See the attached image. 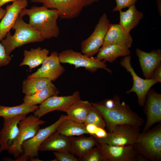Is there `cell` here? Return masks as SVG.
I'll use <instances>...</instances> for the list:
<instances>
[{"mask_svg": "<svg viewBox=\"0 0 161 161\" xmlns=\"http://www.w3.org/2000/svg\"><path fill=\"white\" fill-rule=\"evenodd\" d=\"M138 0H115L116 6L112 10L113 12L119 11L126 7H129L134 4Z\"/></svg>", "mask_w": 161, "mask_h": 161, "instance_id": "d6a6232c", "label": "cell"}, {"mask_svg": "<svg viewBox=\"0 0 161 161\" xmlns=\"http://www.w3.org/2000/svg\"><path fill=\"white\" fill-rule=\"evenodd\" d=\"M56 131L61 134L69 137L88 134L86 126L83 123H77L70 118L62 121L58 126Z\"/></svg>", "mask_w": 161, "mask_h": 161, "instance_id": "484cf974", "label": "cell"}, {"mask_svg": "<svg viewBox=\"0 0 161 161\" xmlns=\"http://www.w3.org/2000/svg\"><path fill=\"white\" fill-rule=\"evenodd\" d=\"M99 0H31L32 3H40L50 9L58 12L62 19H70L79 16L85 7Z\"/></svg>", "mask_w": 161, "mask_h": 161, "instance_id": "5b68a950", "label": "cell"}, {"mask_svg": "<svg viewBox=\"0 0 161 161\" xmlns=\"http://www.w3.org/2000/svg\"><path fill=\"white\" fill-rule=\"evenodd\" d=\"M108 133L104 129L98 127L95 133L93 136L96 138H103L106 137Z\"/></svg>", "mask_w": 161, "mask_h": 161, "instance_id": "d590c367", "label": "cell"}, {"mask_svg": "<svg viewBox=\"0 0 161 161\" xmlns=\"http://www.w3.org/2000/svg\"><path fill=\"white\" fill-rule=\"evenodd\" d=\"M147 120L143 132L149 129L157 123H161V94L153 89L148 91L143 106Z\"/></svg>", "mask_w": 161, "mask_h": 161, "instance_id": "5bb4252c", "label": "cell"}, {"mask_svg": "<svg viewBox=\"0 0 161 161\" xmlns=\"http://www.w3.org/2000/svg\"><path fill=\"white\" fill-rule=\"evenodd\" d=\"M39 151L70 152V137L61 134L56 131L43 142L40 147Z\"/></svg>", "mask_w": 161, "mask_h": 161, "instance_id": "ffe728a7", "label": "cell"}, {"mask_svg": "<svg viewBox=\"0 0 161 161\" xmlns=\"http://www.w3.org/2000/svg\"><path fill=\"white\" fill-rule=\"evenodd\" d=\"M118 24L125 31L130 33L136 27L144 16L143 14L137 9L135 4L129 7L126 11L120 10Z\"/></svg>", "mask_w": 161, "mask_h": 161, "instance_id": "7402d4cb", "label": "cell"}, {"mask_svg": "<svg viewBox=\"0 0 161 161\" xmlns=\"http://www.w3.org/2000/svg\"><path fill=\"white\" fill-rule=\"evenodd\" d=\"M83 123L85 125L89 124H93L104 129L106 126L101 114L98 109L92 105Z\"/></svg>", "mask_w": 161, "mask_h": 161, "instance_id": "f546056e", "label": "cell"}, {"mask_svg": "<svg viewBox=\"0 0 161 161\" xmlns=\"http://www.w3.org/2000/svg\"><path fill=\"white\" fill-rule=\"evenodd\" d=\"M27 16L28 24L35 30L40 33L46 39L57 38L60 30L57 20L59 17L58 11L43 5L33 6L30 9L24 8L20 12L19 16Z\"/></svg>", "mask_w": 161, "mask_h": 161, "instance_id": "6da1fadb", "label": "cell"}, {"mask_svg": "<svg viewBox=\"0 0 161 161\" xmlns=\"http://www.w3.org/2000/svg\"><path fill=\"white\" fill-rule=\"evenodd\" d=\"M80 99L79 92L76 91L71 95L52 96L44 101L33 112V114L39 118L50 112L58 111L65 112L74 103Z\"/></svg>", "mask_w": 161, "mask_h": 161, "instance_id": "7c38bea8", "label": "cell"}, {"mask_svg": "<svg viewBox=\"0 0 161 161\" xmlns=\"http://www.w3.org/2000/svg\"><path fill=\"white\" fill-rule=\"evenodd\" d=\"M131 60V56L129 55L124 57L120 62V65L130 73L133 80L131 88L127 91L126 93L129 94L132 92L135 93L137 96L138 105L143 107L148 91L152 86L158 83L152 78L144 79L140 77L132 67Z\"/></svg>", "mask_w": 161, "mask_h": 161, "instance_id": "8fae6325", "label": "cell"}, {"mask_svg": "<svg viewBox=\"0 0 161 161\" xmlns=\"http://www.w3.org/2000/svg\"><path fill=\"white\" fill-rule=\"evenodd\" d=\"M136 153L148 161L161 160V123L140 133L133 145Z\"/></svg>", "mask_w": 161, "mask_h": 161, "instance_id": "277c9868", "label": "cell"}, {"mask_svg": "<svg viewBox=\"0 0 161 161\" xmlns=\"http://www.w3.org/2000/svg\"><path fill=\"white\" fill-rule=\"evenodd\" d=\"M61 63L58 54L56 51H53L43 62L41 66L35 72L28 75L27 78L43 77L52 81H55L65 71Z\"/></svg>", "mask_w": 161, "mask_h": 161, "instance_id": "9a60e30c", "label": "cell"}, {"mask_svg": "<svg viewBox=\"0 0 161 161\" xmlns=\"http://www.w3.org/2000/svg\"><path fill=\"white\" fill-rule=\"evenodd\" d=\"M135 50L143 75L145 79L150 78L154 70L161 64V49H154L148 52L139 48Z\"/></svg>", "mask_w": 161, "mask_h": 161, "instance_id": "ac0fdd59", "label": "cell"}, {"mask_svg": "<svg viewBox=\"0 0 161 161\" xmlns=\"http://www.w3.org/2000/svg\"><path fill=\"white\" fill-rule=\"evenodd\" d=\"M81 160L83 161H102L100 152L96 146L92 148Z\"/></svg>", "mask_w": 161, "mask_h": 161, "instance_id": "4dcf8cb0", "label": "cell"}, {"mask_svg": "<svg viewBox=\"0 0 161 161\" xmlns=\"http://www.w3.org/2000/svg\"><path fill=\"white\" fill-rule=\"evenodd\" d=\"M59 92L54 85L50 83L43 89L30 95H25L23 103L31 105L41 104L50 97L58 95Z\"/></svg>", "mask_w": 161, "mask_h": 161, "instance_id": "4316f807", "label": "cell"}, {"mask_svg": "<svg viewBox=\"0 0 161 161\" xmlns=\"http://www.w3.org/2000/svg\"><path fill=\"white\" fill-rule=\"evenodd\" d=\"M140 127L128 124L117 125L106 137L96 138L98 143L110 145H133L140 133Z\"/></svg>", "mask_w": 161, "mask_h": 161, "instance_id": "9c48e42d", "label": "cell"}, {"mask_svg": "<svg viewBox=\"0 0 161 161\" xmlns=\"http://www.w3.org/2000/svg\"><path fill=\"white\" fill-rule=\"evenodd\" d=\"M58 57L61 63L73 65L75 69L83 67L92 72L101 69L110 74L112 72V70L107 67L106 62L100 60L96 57H89L71 49L62 51L58 54Z\"/></svg>", "mask_w": 161, "mask_h": 161, "instance_id": "ba28073f", "label": "cell"}, {"mask_svg": "<svg viewBox=\"0 0 161 161\" xmlns=\"http://www.w3.org/2000/svg\"><path fill=\"white\" fill-rule=\"evenodd\" d=\"M27 115L3 118V127L0 131V153L10 148L18 134V123Z\"/></svg>", "mask_w": 161, "mask_h": 161, "instance_id": "2e32d148", "label": "cell"}, {"mask_svg": "<svg viewBox=\"0 0 161 161\" xmlns=\"http://www.w3.org/2000/svg\"><path fill=\"white\" fill-rule=\"evenodd\" d=\"M151 78L155 80L157 83L161 82V64L154 70L151 75Z\"/></svg>", "mask_w": 161, "mask_h": 161, "instance_id": "e575fe53", "label": "cell"}, {"mask_svg": "<svg viewBox=\"0 0 161 161\" xmlns=\"http://www.w3.org/2000/svg\"><path fill=\"white\" fill-rule=\"evenodd\" d=\"M102 161H136V152L133 145H110L98 143Z\"/></svg>", "mask_w": 161, "mask_h": 161, "instance_id": "4fadbf2b", "label": "cell"}, {"mask_svg": "<svg viewBox=\"0 0 161 161\" xmlns=\"http://www.w3.org/2000/svg\"><path fill=\"white\" fill-rule=\"evenodd\" d=\"M85 126L86 129L88 134L92 135H94L98 127L95 125L92 124H89Z\"/></svg>", "mask_w": 161, "mask_h": 161, "instance_id": "8d00e7d4", "label": "cell"}, {"mask_svg": "<svg viewBox=\"0 0 161 161\" xmlns=\"http://www.w3.org/2000/svg\"><path fill=\"white\" fill-rule=\"evenodd\" d=\"M6 12V10L5 9H3L1 7H0V20L4 17Z\"/></svg>", "mask_w": 161, "mask_h": 161, "instance_id": "ab89813d", "label": "cell"}, {"mask_svg": "<svg viewBox=\"0 0 161 161\" xmlns=\"http://www.w3.org/2000/svg\"><path fill=\"white\" fill-rule=\"evenodd\" d=\"M49 79L40 77L27 78L23 82L22 91L25 95H33L52 83Z\"/></svg>", "mask_w": 161, "mask_h": 161, "instance_id": "83f0119b", "label": "cell"}, {"mask_svg": "<svg viewBox=\"0 0 161 161\" xmlns=\"http://www.w3.org/2000/svg\"><path fill=\"white\" fill-rule=\"evenodd\" d=\"M70 152L81 159L89 152L98 142L92 135L89 137L84 136L75 137H70Z\"/></svg>", "mask_w": 161, "mask_h": 161, "instance_id": "44dd1931", "label": "cell"}, {"mask_svg": "<svg viewBox=\"0 0 161 161\" xmlns=\"http://www.w3.org/2000/svg\"><path fill=\"white\" fill-rule=\"evenodd\" d=\"M157 3V9L159 13L161 15V0H155Z\"/></svg>", "mask_w": 161, "mask_h": 161, "instance_id": "f35d334b", "label": "cell"}, {"mask_svg": "<svg viewBox=\"0 0 161 161\" xmlns=\"http://www.w3.org/2000/svg\"><path fill=\"white\" fill-rule=\"evenodd\" d=\"M58 161H78V160L72 154L67 151H55L53 153Z\"/></svg>", "mask_w": 161, "mask_h": 161, "instance_id": "1f68e13d", "label": "cell"}, {"mask_svg": "<svg viewBox=\"0 0 161 161\" xmlns=\"http://www.w3.org/2000/svg\"><path fill=\"white\" fill-rule=\"evenodd\" d=\"M12 59L11 56L7 53L4 47L0 43V67L8 65Z\"/></svg>", "mask_w": 161, "mask_h": 161, "instance_id": "836d02e7", "label": "cell"}, {"mask_svg": "<svg viewBox=\"0 0 161 161\" xmlns=\"http://www.w3.org/2000/svg\"><path fill=\"white\" fill-rule=\"evenodd\" d=\"M45 122L33 114L26 116L20 120L18 124V134L8 150V153L12 155L15 159L18 158L23 152V143L35 136L40 129V125Z\"/></svg>", "mask_w": 161, "mask_h": 161, "instance_id": "52a82bcc", "label": "cell"}, {"mask_svg": "<svg viewBox=\"0 0 161 161\" xmlns=\"http://www.w3.org/2000/svg\"><path fill=\"white\" fill-rule=\"evenodd\" d=\"M69 118L67 115H61L58 119L52 124L44 128L40 129L35 136L23 143L22 145L23 152L13 161H27L37 157L41 144L56 131L57 127L62 121Z\"/></svg>", "mask_w": 161, "mask_h": 161, "instance_id": "8992f818", "label": "cell"}, {"mask_svg": "<svg viewBox=\"0 0 161 161\" xmlns=\"http://www.w3.org/2000/svg\"><path fill=\"white\" fill-rule=\"evenodd\" d=\"M19 0H0V7L4 4L10 2H14Z\"/></svg>", "mask_w": 161, "mask_h": 161, "instance_id": "74e56055", "label": "cell"}, {"mask_svg": "<svg viewBox=\"0 0 161 161\" xmlns=\"http://www.w3.org/2000/svg\"><path fill=\"white\" fill-rule=\"evenodd\" d=\"M132 42L130 33L124 31L119 24H110L102 46L114 44L129 49Z\"/></svg>", "mask_w": 161, "mask_h": 161, "instance_id": "d6986e66", "label": "cell"}, {"mask_svg": "<svg viewBox=\"0 0 161 161\" xmlns=\"http://www.w3.org/2000/svg\"><path fill=\"white\" fill-rule=\"evenodd\" d=\"M49 51L45 48L39 47L36 48H31L30 50H24V58L20 64V66H28L30 69L42 64L48 56Z\"/></svg>", "mask_w": 161, "mask_h": 161, "instance_id": "cb8c5ba5", "label": "cell"}, {"mask_svg": "<svg viewBox=\"0 0 161 161\" xmlns=\"http://www.w3.org/2000/svg\"><path fill=\"white\" fill-rule=\"evenodd\" d=\"M12 29L15 31L14 34L12 35L9 32L1 43L9 55L16 48L25 44L42 42L45 39L40 33L25 22L23 17L20 16Z\"/></svg>", "mask_w": 161, "mask_h": 161, "instance_id": "3957f363", "label": "cell"}, {"mask_svg": "<svg viewBox=\"0 0 161 161\" xmlns=\"http://www.w3.org/2000/svg\"><path fill=\"white\" fill-rule=\"evenodd\" d=\"M38 108L37 105H31L24 103L14 106H7L0 105V117L9 118L22 114L33 112Z\"/></svg>", "mask_w": 161, "mask_h": 161, "instance_id": "f1b7e54d", "label": "cell"}, {"mask_svg": "<svg viewBox=\"0 0 161 161\" xmlns=\"http://www.w3.org/2000/svg\"><path fill=\"white\" fill-rule=\"evenodd\" d=\"M114 96L115 104L111 109L107 108L101 103H91L101 114L109 132L111 131L118 125L128 124L140 127L143 126L144 119L133 112L129 105L124 101L121 102L119 96Z\"/></svg>", "mask_w": 161, "mask_h": 161, "instance_id": "7a4b0ae2", "label": "cell"}, {"mask_svg": "<svg viewBox=\"0 0 161 161\" xmlns=\"http://www.w3.org/2000/svg\"><path fill=\"white\" fill-rule=\"evenodd\" d=\"M131 51L129 48L121 46L109 44L102 46L96 57L100 60L112 63L119 57L129 55Z\"/></svg>", "mask_w": 161, "mask_h": 161, "instance_id": "603a6c76", "label": "cell"}, {"mask_svg": "<svg viewBox=\"0 0 161 161\" xmlns=\"http://www.w3.org/2000/svg\"><path fill=\"white\" fill-rule=\"evenodd\" d=\"M28 5L27 0H19L7 6L6 13L0 22V41L5 38L12 29L20 12Z\"/></svg>", "mask_w": 161, "mask_h": 161, "instance_id": "e0dca14e", "label": "cell"}, {"mask_svg": "<svg viewBox=\"0 0 161 161\" xmlns=\"http://www.w3.org/2000/svg\"><path fill=\"white\" fill-rule=\"evenodd\" d=\"M110 24L107 15L104 13L100 18L92 34L82 41L81 50L83 54L91 57L97 53L103 45Z\"/></svg>", "mask_w": 161, "mask_h": 161, "instance_id": "30bf717a", "label": "cell"}, {"mask_svg": "<svg viewBox=\"0 0 161 161\" xmlns=\"http://www.w3.org/2000/svg\"><path fill=\"white\" fill-rule=\"evenodd\" d=\"M92 106L87 100H79L73 103L65 112L70 119L77 123H84Z\"/></svg>", "mask_w": 161, "mask_h": 161, "instance_id": "d4e9b609", "label": "cell"}]
</instances>
